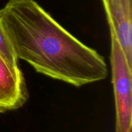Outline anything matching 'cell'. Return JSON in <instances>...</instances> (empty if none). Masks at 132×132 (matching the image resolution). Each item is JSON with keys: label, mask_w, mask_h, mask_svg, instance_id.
<instances>
[{"label": "cell", "mask_w": 132, "mask_h": 132, "mask_svg": "<svg viewBox=\"0 0 132 132\" xmlns=\"http://www.w3.org/2000/svg\"><path fill=\"white\" fill-rule=\"evenodd\" d=\"M110 32L112 84L116 107V132H131L132 67L114 34Z\"/></svg>", "instance_id": "cell-2"}, {"label": "cell", "mask_w": 132, "mask_h": 132, "mask_svg": "<svg viewBox=\"0 0 132 132\" xmlns=\"http://www.w3.org/2000/svg\"><path fill=\"white\" fill-rule=\"evenodd\" d=\"M28 98L24 76L19 67H12L0 54V113L21 107Z\"/></svg>", "instance_id": "cell-4"}, {"label": "cell", "mask_w": 132, "mask_h": 132, "mask_svg": "<svg viewBox=\"0 0 132 132\" xmlns=\"http://www.w3.org/2000/svg\"><path fill=\"white\" fill-rule=\"evenodd\" d=\"M0 54L12 67H18V58L0 21Z\"/></svg>", "instance_id": "cell-5"}, {"label": "cell", "mask_w": 132, "mask_h": 132, "mask_svg": "<svg viewBox=\"0 0 132 132\" xmlns=\"http://www.w3.org/2000/svg\"><path fill=\"white\" fill-rule=\"evenodd\" d=\"M110 31L114 34L132 67V0H102Z\"/></svg>", "instance_id": "cell-3"}, {"label": "cell", "mask_w": 132, "mask_h": 132, "mask_svg": "<svg viewBox=\"0 0 132 132\" xmlns=\"http://www.w3.org/2000/svg\"><path fill=\"white\" fill-rule=\"evenodd\" d=\"M0 21L17 58L36 72L76 87L104 80V58L56 21L34 0H9Z\"/></svg>", "instance_id": "cell-1"}]
</instances>
